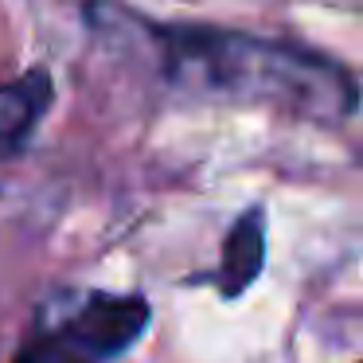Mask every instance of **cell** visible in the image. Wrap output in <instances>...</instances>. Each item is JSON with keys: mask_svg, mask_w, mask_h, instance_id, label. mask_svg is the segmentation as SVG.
Segmentation results:
<instances>
[{"mask_svg": "<svg viewBox=\"0 0 363 363\" xmlns=\"http://www.w3.org/2000/svg\"><path fill=\"white\" fill-rule=\"evenodd\" d=\"M141 32L157 48L164 79L180 90L274 106L316 125H340L359 102L352 71L293 43L199 24H141Z\"/></svg>", "mask_w": 363, "mask_h": 363, "instance_id": "cell-1", "label": "cell"}, {"mask_svg": "<svg viewBox=\"0 0 363 363\" xmlns=\"http://www.w3.org/2000/svg\"><path fill=\"white\" fill-rule=\"evenodd\" d=\"M149 328V301L137 293H71L43 308L12 363H110Z\"/></svg>", "mask_w": 363, "mask_h": 363, "instance_id": "cell-2", "label": "cell"}, {"mask_svg": "<svg viewBox=\"0 0 363 363\" xmlns=\"http://www.w3.org/2000/svg\"><path fill=\"white\" fill-rule=\"evenodd\" d=\"M51 74L48 71H28L24 79H12L0 86V157H16L28 145L32 129L51 106Z\"/></svg>", "mask_w": 363, "mask_h": 363, "instance_id": "cell-3", "label": "cell"}, {"mask_svg": "<svg viewBox=\"0 0 363 363\" xmlns=\"http://www.w3.org/2000/svg\"><path fill=\"white\" fill-rule=\"evenodd\" d=\"M262 266H266V219L262 211H246L242 219L230 227L227 242H223V266H219V289L227 297L246 293L258 281Z\"/></svg>", "mask_w": 363, "mask_h": 363, "instance_id": "cell-4", "label": "cell"}]
</instances>
